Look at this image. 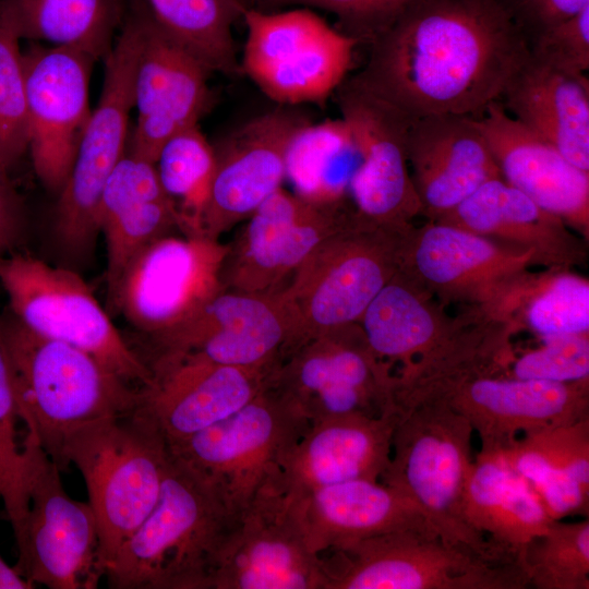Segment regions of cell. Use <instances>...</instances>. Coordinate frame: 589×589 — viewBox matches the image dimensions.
<instances>
[{"label": "cell", "instance_id": "6da1fadb", "mask_svg": "<svg viewBox=\"0 0 589 589\" xmlns=\"http://www.w3.org/2000/svg\"><path fill=\"white\" fill-rule=\"evenodd\" d=\"M369 44L351 77L410 119L478 117L529 56L498 0H414Z\"/></svg>", "mask_w": 589, "mask_h": 589}, {"label": "cell", "instance_id": "7a4b0ae2", "mask_svg": "<svg viewBox=\"0 0 589 589\" xmlns=\"http://www.w3.org/2000/svg\"><path fill=\"white\" fill-rule=\"evenodd\" d=\"M2 316L26 426L64 471L70 437L88 424L135 410L141 388L132 389L86 351L31 330L12 313Z\"/></svg>", "mask_w": 589, "mask_h": 589}, {"label": "cell", "instance_id": "3957f363", "mask_svg": "<svg viewBox=\"0 0 589 589\" xmlns=\"http://www.w3.org/2000/svg\"><path fill=\"white\" fill-rule=\"evenodd\" d=\"M231 520L216 494L170 454L155 507L104 577L113 589H208Z\"/></svg>", "mask_w": 589, "mask_h": 589}, {"label": "cell", "instance_id": "277c9868", "mask_svg": "<svg viewBox=\"0 0 589 589\" xmlns=\"http://www.w3.org/2000/svg\"><path fill=\"white\" fill-rule=\"evenodd\" d=\"M400 416L378 481L410 498L447 544L516 563L476 532L464 514L465 484L474 458L469 421L436 397L401 410Z\"/></svg>", "mask_w": 589, "mask_h": 589}, {"label": "cell", "instance_id": "5b68a950", "mask_svg": "<svg viewBox=\"0 0 589 589\" xmlns=\"http://www.w3.org/2000/svg\"><path fill=\"white\" fill-rule=\"evenodd\" d=\"M67 464L80 470L95 514L99 568L155 507L170 452L156 423L139 406L121 416L88 424L68 441Z\"/></svg>", "mask_w": 589, "mask_h": 589}, {"label": "cell", "instance_id": "8992f818", "mask_svg": "<svg viewBox=\"0 0 589 589\" xmlns=\"http://www.w3.org/2000/svg\"><path fill=\"white\" fill-rule=\"evenodd\" d=\"M143 2L134 0L105 58L101 95L92 111L75 160L58 194L53 236L71 263L91 257L97 236L98 211L106 183L125 155L128 125L134 108V75L141 48Z\"/></svg>", "mask_w": 589, "mask_h": 589}, {"label": "cell", "instance_id": "52a82bcc", "mask_svg": "<svg viewBox=\"0 0 589 589\" xmlns=\"http://www.w3.org/2000/svg\"><path fill=\"white\" fill-rule=\"evenodd\" d=\"M411 227L380 225L353 209L302 261L279 289L296 323L298 346L329 329L359 322L399 269Z\"/></svg>", "mask_w": 589, "mask_h": 589}, {"label": "cell", "instance_id": "ba28073f", "mask_svg": "<svg viewBox=\"0 0 589 589\" xmlns=\"http://www.w3.org/2000/svg\"><path fill=\"white\" fill-rule=\"evenodd\" d=\"M324 589H525L518 564L492 561L438 534L400 530L320 553Z\"/></svg>", "mask_w": 589, "mask_h": 589}, {"label": "cell", "instance_id": "9c48e42d", "mask_svg": "<svg viewBox=\"0 0 589 589\" xmlns=\"http://www.w3.org/2000/svg\"><path fill=\"white\" fill-rule=\"evenodd\" d=\"M310 423L266 383L247 405L179 442L170 454L204 482L235 518L279 468Z\"/></svg>", "mask_w": 589, "mask_h": 589}, {"label": "cell", "instance_id": "30bf717a", "mask_svg": "<svg viewBox=\"0 0 589 589\" xmlns=\"http://www.w3.org/2000/svg\"><path fill=\"white\" fill-rule=\"evenodd\" d=\"M11 313L31 330L80 348L127 383L149 387L153 373L124 341L82 277L29 254L0 256Z\"/></svg>", "mask_w": 589, "mask_h": 589}, {"label": "cell", "instance_id": "8fae6325", "mask_svg": "<svg viewBox=\"0 0 589 589\" xmlns=\"http://www.w3.org/2000/svg\"><path fill=\"white\" fill-rule=\"evenodd\" d=\"M532 265L531 251L428 219L408 231L399 269L445 306L462 303L515 321Z\"/></svg>", "mask_w": 589, "mask_h": 589}, {"label": "cell", "instance_id": "7c38bea8", "mask_svg": "<svg viewBox=\"0 0 589 589\" xmlns=\"http://www.w3.org/2000/svg\"><path fill=\"white\" fill-rule=\"evenodd\" d=\"M240 67L281 106L324 104L348 77L359 41L311 8L283 12L245 9Z\"/></svg>", "mask_w": 589, "mask_h": 589}, {"label": "cell", "instance_id": "4fadbf2b", "mask_svg": "<svg viewBox=\"0 0 589 589\" xmlns=\"http://www.w3.org/2000/svg\"><path fill=\"white\" fill-rule=\"evenodd\" d=\"M395 375L370 348L358 323L314 336L293 349L266 384L310 424L349 413L399 410Z\"/></svg>", "mask_w": 589, "mask_h": 589}, {"label": "cell", "instance_id": "5bb4252c", "mask_svg": "<svg viewBox=\"0 0 589 589\" xmlns=\"http://www.w3.org/2000/svg\"><path fill=\"white\" fill-rule=\"evenodd\" d=\"M320 555L309 545L298 493L277 473L232 518L208 589H324Z\"/></svg>", "mask_w": 589, "mask_h": 589}, {"label": "cell", "instance_id": "9a60e30c", "mask_svg": "<svg viewBox=\"0 0 589 589\" xmlns=\"http://www.w3.org/2000/svg\"><path fill=\"white\" fill-rule=\"evenodd\" d=\"M28 509L15 539V567L35 585L50 589H94L99 568V537L89 503L64 491L60 470L28 430Z\"/></svg>", "mask_w": 589, "mask_h": 589}, {"label": "cell", "instance_id": "2e32d148", "mask_svg": "<svg viewBox=\"0 0 589 589\" xmlns=\"http://www.w3.org/2000/svg\"><path fill=\"white\" fill-rule=\"evenodd\" d=\"M226 250L227 245L204 235L164 236L132 259L108 300L156 340L223 289Z\"/></svg>", "mask_w": 589, "mask_h": 589}, {"label": "cell", "instance_id": "e0dca14e", "mask_svg": "<svg viewBox=\"0 0 589 589\" xmlns=\"http://www.w3.org/2000/svg\"><path fill=\"white\" fill-rule=\"evenodd\" d=\"M154 360L190 357L273 372L297 347L294 320L279 289H221L189 320L155 340Z\"/></svg>", "mask_w": 589, "mask_h": 589}, {"label": "cell", "instance_id": "ac0fdd59", "mask_svg": "<svg viewBox=\"0 0 589 589\" xmlns=\"http://www.w3.org/2000/svg\"><path fill=\"white\" fill-rule=\"evenodd\" d=\"M352 212L348 201L314 203L278 189L227 245L220 269L223 288L257 293L280 289Z\"/></svg>", "mask_w": 589, "mask_h": 589}, {"label": "cell", "instance_id": "d6986e66", "mask_svg": "<svg viewBox=\"0 0 589 589\" xmlns=\"http://www.w3.org/2000/svg\"><path fill=\"white\" fill-rule=\"evenodd\" d=\"M335 93L341 118L350 128L361 156L349 187L353 208L380 225L413 226V219L422 215V205L407 159L410 118L351 76Z\"/></svg>", "mask_w": 589, "mask_h": 589}, {"label": "cell", "instance_id": "ffe728a7", "mask_svg": "<svg viewBox=\"0 0 589 589\" xmlns=\"http://www.w3.org/2000/svg\"><path fill=\"white\" fill-rule=\"evenodd\" d=\"M94 61L86 52L63 46H34L22 52L28 151L40 182L57 195L92 113L88 87Z\"/></svg>", "mask_w": 589, "mask_h": 589}, {"label": "cell", "instance_id": "44dd1931", "mask_svg": "<svg viewBox=\"0 0 589 589\" xmlns=\"http://www.w3.org/2000/svg\"><path fill=\"white\" fill-rule=\"evenodd\" d=\"M310 120L290 106L262 113L226 135L215 151V170L200 219V235L221 232L255 209L285 180V158L294 132Z\"/></svg>", "mask_w": 589, "mask_h": 589}, {"label": "cell", "instance_id": "7402d4cb", "mask_svg": "<svg viewBox=\"0 0 589 589\" xmlns=\"http://www.w3.org/2000/svg\"><path fill=\"white\" fill-rule=\"evenodd\" d=\"M208 74L209 70L155 21L143 2L133 86L137 119L128 153L155 164L170 136L199 124L212 104Z\"/></svg>", "mask_w": 589, "mask_h": 589}, {"label": "cell", "instance_id": "603a6c76", "mask_svg": "<svg viewBox=\"0 0 589 589\" xmlns=\"http://www.w3.org/2000/svg\"><path fill=\"white\" fill-rule=\"evenodd\" d=\"M432 397L462 414L481 440L480 452L488 453L506 448L522 434L589 417V377L557 383L476 376L444 386L421 400Z\"/></svg>", "mask_w": 589, "mask_h": 589}, {"label": "cell", "instance_id": "cb8c5ba5", "mask_svg": "<svg viewBox=\"0 0 589 589\" xmlns=\"http://www.w3.org/2000/svg\"><path fill=\"white\" fill-rule=\"evenodd\" d=\"M149 368L153 383L141 388L139 408L156 423L168 445L238 411L261 392L271 374L183 356L158 359Z\"/></svg>", "mask_w": 589, "mask_h": 589}, {"label": "cell", "instance_id": "d4e9b609", "mask_svg": "<svg viewBox=\"0 0 589 589\" xmlns=\"http://www.w3.org/2000/svg\"><path fill=\"white\" fill-rule=\"evenodd\" d=\"M473 119L502 178L589 241V172L512 117L501 100Z\"/></svg>", "mask_w": 589, "mask_h": 589}, {"label": "cell", "instance_id": "484cf974", "mask_svg": "<svg viewBox=\"0 0 589 589\" xmlns=\"http://www.w3.org/2000/svg\"><path fill=\"white\" fill-rule=\"evenodd\" d=\"M406 149L422 215L431 220L486 181L502 178L472 117L443 113L410 119Z\"/></svg>", "mask_w": 589, "mask_h": 589}, {"label": "cell", "instance_id": "4316f807", "mask_svg": "<svg viewBox=\"0 0 589 589\" xmlns=\"http://www.w3.org/2000/svg\"><path fill=\"white\" fill-rule=\"evenodd\" d=\"M400 411L349 413L310 424L284 454L277 477L297 493L352 480L378 481L386 469Z\"/></svg>", "mask_w": 589, "mask_h": 589}, {"label": "cell", "instance_id": "83f0119b", "mask_svg": "<svg viewBox=\"0 0 589 589\" xmlns=\"http://www.w3.org/2000/svg\"><path fill=\"white\" fill-rule=\"evenodd\" d=\"M433 220L531 251L546 268L570 269L588 260V241L503 178L486 181Z\"/></svg>", "mask_w": 589, "mask_h": 589}, {"label": "cell", "instance_id": "f1b7e54d", "mask_svg": "<svg viewBox=\"0 0 589 589\" xmlns=\"http://www.w3.org/2000/svg\"><path fill=\"white\" fill-rule=\"evenodd\" d=\"M520 329L478 306H465L448 333L426 353L394 373L399 410L431 393L476 376H507L515 359L510 337Z\"/></svg>", "mask_w": 589, "mask_h": 589}, {"label": "cell", "instance_id": "f546056e", "mask_svg": "<svg viewBox=\"0 0 589 589\" xmlns=\"http://www.w3.org/2000/svg\"><path fill=\"white\" fill-rule=\"evenodd\" d=\"M298 505L316 554L393 531L437 534L410 498L381 481L352 480L298 493Z\"/></svg>", "mask_w": 589, "mask_h": 589}, {"label": "cell", "instance_id": "4dcf8cb0", "mask_svg": "<svg viewBox=\"0 0 589 589\" xmlns=\"http://www.w3.org/2000/svg\"><path fill=\"white\" fill-rule=\"evenodd\" d=\"M97 223L107 247L108 299L141 250L175 228L181 230L178 211L159 182L155 164L130 153L106 183Z\"/></svg>", "mask_w": 589, "mask_h": 589}, {"label": "cell", "instance_id": "1f68e13d", "mask_svg": "<svg viewBox=\"0 0 589 589\" xmlns=\"http://www.w3.org/2000/svg\"><path fill=\"white\" fill-rule=\"evenodd\" d=\"M506 111L589 172V80L544 63L530 53L506 85Z\"/></svg>", "mask_w": 589, "mask_h": 589}, {"label": "cell", "instance_id": "d6a6232c", "mask_svg": "<svg viewBox=\"0 0 589 589\" xmlns=\"http://www.w3.org/2000/svg\"><path fill=\"white\" fill-rule=\"evenodd\" d=\"M553 520L589 515V417L520 435L497 452Z\"/></svg>", "mask_w": 589, "mask_h": 589}, {"label": "cell", "instance_id": "836d02e7", "mask_svg": "<svg viewBox=\"0 0 589 589\" xmlns=\"http://www.w3.org/2000/svg\"><path fill=\"white\" fill-rule=\"evenodd\" d=\"M464 514L476 532L517 564L525 546L553 521L497 452L474 456L465 484Z\"/></svg>", "mask_w": 589, "mask_h": 589}, {"label": "cell", "instance_id": "e575fe53", "mask_svg": "<svg viewBox=\"0 0 589 589\" xmlns=\"http://www.w3.org/2000/svg\"><path fill=\"white\" fill-rule=\"evenodd\" d=\"M453 322L443 303L398 269L358 324L374 354L398 372L432 349Z\"/></svg>", "mask_w": 589, "mask_h": 589}, {"label": "cell", "instance_id": "d590c367", "mask_svg": "<svg viewBox=\"0 0 589 589\" xmlns=\"http://www.w3.org/2000/svg\"><path fill=\"white\" fill-rule=\"evenodd\" d=\"M125 5L122 0H0V16L19 39L47 41L106 58Z\"/></svg>", "mask_w": 589, "mask_h": 589}, {"label": "cell", "instance_id": "8d00e7d4", "mask_svg": "<svg viewBox=\"0 0 589 589\" xmlns=\"http://www.w3.org/2000/svg\"><path fill=\"white\" fill-rule=\"evenodd\" d=\"M361 161L346 121L327 119L301 125L286 152L285 180L293 193L314 203H339L349 199L351 179Z\"/></svg>", "mask_w": 589, "mask_h": 589}, {"label": "cell", "instance_id": "74e56055", "mask_svg": "<svg viewBox=\"0 0 589 589\" xmlns=\"http://www.w3.org/2000/svg\"><path fill=\"white\" fill-rule=\"evenodd\" d=\"M155 21L211 73L241 74L232 35L247 7L241 0H142Z\"/></svg>", "mask_w": 589, "mask_h": 589}, {"label": "cell", "instance_id": "f35d334b", "mask_svg": "<svg viewBox=\"0 0 589 589\" xmlns=\"http://www.w3.org/2000/svg\"><path fill=\"white\" fill-rule=\"evenodd\" d=\"M155 168L178 211L181 231L200 235V219L215 170V151L199 124L170 136L158 153Z\"/></svg>", "mask_w": 589, "mask_h": 589}, {"label": "cell", "instance_id": "ab89813d", "mask_svg": "<svg viewBox=\"0 0 589 589\" xmlns=\"http://www.w3.org/2000/svg\"><path fill=\"white\" fill-rule=\"evenodd\" d=\"M515 321L540 338L589 334V280L568 268L534 273Z\"/></svg>", "mask_w": 589, "mask_h": 589}, {"label": "cell", "instance_id": "60d3db41", "mask_svg": "<svg viewBox=\"0 0 589 589\" xmlns=\"http://www.w3.org/2000/svg\"><path fill=\"white\" fill-rule=\"evenodd\" d=\"M27 426L19 402L15 378L0 314V497L14 538L28 509Z\"/></svg>", "mask_w": 589, "mask_h": 589}, {"label": "cell", "instance_id": "b9f144b4", "mask_svg": "<svg viewBox=\"0 0 589 589\" xmlns=\"http://www.w3.org/2000/svg\"><path fill=\"white\" fill-rule=\"evenodd\" d=\"M518 565L529 587L589 589V518L553 520L525 546Z\"/></svg>", "mask_w": 589, "mask_h": 589}, {"label": "cell", "instance_id": "7bdbcfd3", "mask_svg": "<svg viewBox=\"0 0 589 589\" xmlns=\"http://www.w3.org/2000/svg\"><path fill=\"white\" fill-rule=\"evenodd\" d=\"M20 39L0 16V171L28 151V120Z\"/></svg>", "mask_w": 589, "mask_h": 589}, {"label": "cell", "instance_id": "ee69618b", "mask_svg": "<svg viewBox=\"0 0 589 589\" xmlns=\"http://www.w3.org/2000/svg\"><path fill=\"white\" fill-rule=\"evenodd\" d=\"M508 376L566 383L589 377V334L541 338V345L515 357Z\"/></svg>", "mask_w": 589, "mask_h": 589}, {"label": "cell", "instance_id": "f6af8a7d", "mask_svg": "<svg viewBox=\"0 0 589 589\" xmlns=\"http://www.w3.org/2000/svg\"><path fill=\"white\" fill-rule=\"evenodd\" d=\"M529 53L573 74L589 69V5L549 27L529 43Z\"/></svg>", "mask_w": 589, "mask_h": 589}, {"label": "cell", "instance_id": "bcb514c9", "mask_svg": "<svg viewBox=\"0 0 589 589\" xmlns=\"http://www.w3.org/2000/svg\"><path fill=\"white\" fill-rule=\"evenodd\" d=\"M414 0H274L273 4H298L334 14L344 33L370 43Z\"/></svg>", "mask_w": 589, "mask_h": 589}, {"label": "cell", "instance_id": "7dc6e473", "mask_svg": "<svg viewBox=\"0 0 589 589\" xmlns=\"http://www.w3.org/2000/svg\"><path fill=\"white\" fill-rule=\"evenodd\" d=\"M526 37L528 45L554 24L589 5V0H498Z\"/></svg>", "mask_w": 589, "mask_h": 589}, {"label": "cell", "instance_id": "c3c4849f", "mask_svg": "<svg viewBox=\"0 0 589 589\" xmlns=\"http://www.w3.org/2000/svg\"><path fill=\"white\" fill-rule=\"evenodd\" d=\"M25 208L7 172L0 171V256L12 253L25 231Z\"/></svg>", "mask_w": 589, "mask_h": 589}, {"label": "cell", "instance_id": "681fc988", "mask_svg": "<svg viewBox=\"0 0 589 589\" xmlns=\"http://www.w3.org/2000/svg\"><path fill=\"white\" fill-rule=\"evenodd\" d=\"M35 584L23 576L15 566L8 565L0 556V589H33Z\"/></svg>", "mask_w": 589, "mask_h": 589}, {"label": "cell", "instance_id": "f907efd6", "mask_svg": "<svg viewBox=\"0 0 589 589\" xmlns=\"http://www.w3.org/2000/svg\"><path fill=\"white\" fill-rule=\"evenodd\" d=\"M262 1L272 3L274 0H262Z\"/></svg>", "mask_w": 589, "mask_h": 589}, {"label": "cell", "instance_id": "816d5d0a", "mask_svg": "<svg viewBox=\"0 0 589 589\" xmlns=\"http://www.w3.org/2000/svg\"><path fill=\"white\" fill-rule=\"evenodd\" d=\"M2 517V514L0 513V518Z\"/></svg>", "mask_w": 589, "mask_h": 589}]
</instances>
